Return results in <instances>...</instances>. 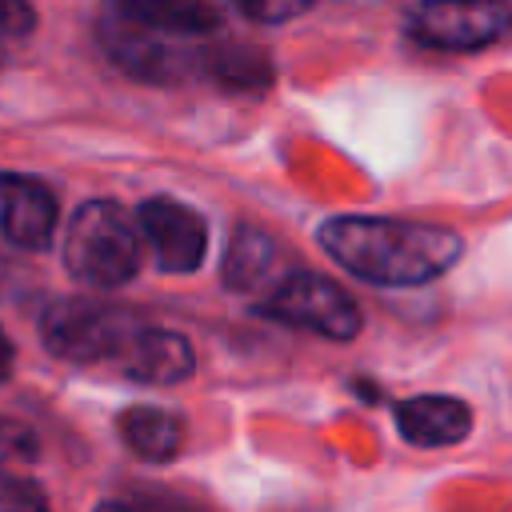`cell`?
Here are the masks:
<instances>
[{
	"label": "cell",
	"instance_id": "1",
	"mask_svg": "<svg viewBox=\"0 0 512 512\" xmlns=\"http://www.w3.org/2000/svg\"><path fill=\"white\" fill-rule=\"evenodd\" d=\"M316 240L340 268L388 288L436 280L464 252V240L444 224L388 216H332L320 224Z\"/></svg>",
	"mask_w": 512,
	"mask_h": 512
},
{
	"label": "cell",
	"instance_id": "2",
	"mask_svg": "<svg viewBox=\"0 0 512 512\" xmlns=\"http://www.w3.org/2000/svg\"><path fill=\"white\" fill-rule=\"evenodd\" d=\"M140 236V220L120 204L88 200L68 224L64 264L88 288H120L140 272Z\"/></svg>",
	"mask_w": 512,
	"mask_h": 512
},
{
	"label": "cell",
	"instance_id": "3",
	"mask_svg": "<svg viewBox=\"0 0 512 512\" xmlns=\"http://www.w3.org/2000/svg\"><path fill=\"white\" fill-rule=\"evenodd\" d=\"M140 324L144 320L132 308L68 296V300H56L44 308L40 340L48 344L52 356H60L68 364H112Z\"/></svg>",
	"mask_w": 512,
	"mask_h": 512
},
{
	"label": "cell",
	"instance_id": "4",
	"mask_svg": "<svg viewBox=\"0 0 512 512\" xmlns=\"http://www.w3.org/2000/svg\"><path fill=\"white\" fill-rule=\"evenodd\" d=\"M404 32L436 52H476L512 32V0H416Z\"/></svg>",
	"mask_w": 512,
	"mask_h": 512
},
{
	"label": "cell",
	"instance_id": "5",
	"mask_svg": "<svg viewBox=\"0 0 512 512\" xmlns=\"http://www.w3.org/2000/svg\"><path fill=\"white\" fill-rule=\"evenodd\" d=\"M100 44L124 72H132L136 80H148V84H176V80L200 76V44L196 40L136 24V20L120 16L116 8H108L100 16Z\"/></svg>",
	"mask_w": 512,
	"mask_h": 512
},
{
	"label": "cell",
	"instance_id": "6",
	"mask_svg": "<svg viewBox=\"0 0 512 512\" xmlns=\"http://www.w3.org/2000/svg\"><path fill=\"white\" fill-rule=\"evenodd\" d=\"M260 312H268L272 320H284L292 328H308L316 336L328 340H352L360 332V308L356 300L328 276L320 272H288L280 276Z\"/></svg>",
	"mask_w": 512,
	"mask_h": 512
},
{
	"label": "cell",
	"instance_id": "7",
	"mask_svg": "<svg viewBox=\"0 0 512 512\" xmlns=\"http://www.w3.org/2000/svg\"><path fill=\"white\" fill-rule=\"evenodd\" d=\"M140 232L156 256V268L164 272H196L208 252V224L196 208L172 200V196H152L136 208Z\"/></svg>",
	"mask_w": 512,
	"mask_h": 512
},
{
	"label": "cell",
	"instance_id": "8",
	"mask_svg": "<svg viewBox=\"0 0 512 512\" xmlns=\"http://www.w3.org/2000/svg\"><path fill=\"white\" fill-rule=\"evenodd\" d=\"M56 216V192L44 180L24 172H0V228L16 248H48L56 236Z\"/></svg>",
	"mask_w": 512,
	"mask_h": 512
},
{
	"label": "cell",
	"instance_id": "9",
	"mask_svg": "<svg viewBox=\"0 0 512 512\" xmlns=\"http://www.w3.org/2000/svg\"><path fill=\"white\" fill-rule=\"evenodd\" d=\"M112 364H116L124 376L140 380V384H176V380L192 376L196 356H192V344H188L180 332L140 324V328L128 336V344L120 348V356H116Z\"/></svg>",
	"mask_w": 512,
	"mask_h": 512
},
{
	"label": "cell",
	"instance_id": "10",
	"mask_svg": "<svg viewBox=\"0 0 512 512\" xmlns=\"http://www.w3.org/2000/svg\"><path fill=\"white\" fill-rule=\"evenodd\" d=\"M472 428V408L456 396H412L396 404V432L416 448L460 444Z\"/></svg>",
	"mask_w": 512,
	"mask_h": 512
},
{
	"label": "cell",
	"instance_id": "11",
	"mask_svg": "<svg viewBox=\"0 0 512 512\" xmlns=\"http://www.w3.org/2000/svg\"><path fill=\"white\" fill-rule=\"evenodd\" d=\"M108 8H116L120 16L148 24L156 32H172V36H212L224 24V12L212 0H112Z\"/></svg>",
	"mask_w": 512,
	"mask_h": 512
},
{
	"label": "cell",
	"instance_id": "12",
	"mask_svg": "<svg viewBox=\"0 0 512 512\" xmlns=\"http://www.w3.org/2000/svg\"><path fill=\"white\" fill-rule=\"evenodd\" d=\"M200 76H208L228 92L256 96L276 80V68L272 56L256 44H208L200 48Z\"/></svg>",
	"mask_w": 512,
	"mask_h": 512
},
{
	"label": "cell",
	"instance_id": "13",
	"mask_svg": "<svg viewBox=\"0 0 512 512\" xmlns=\"http://www.w3.org/2000/svg\"><path fill=\"white\" fill-rule=\"evenodd\" d=\"M116 428H120V440L140 460H152V464L176 460L180 448H184V420H180V412H168V408H156V404L124 408Z\"/></svg>",
	"mask_w": 512,
	"mask_h": 512
},
{
	"label": "cell",
	"instance_id": "14",
	"mask_svg": "<svg viewBox=\"0 0 512 512\" xmlns=\"http://www.w3.org/2000/svg\"><path fill=\"white\" fill-rule=\"evenodd\" d=\"M280 264V248L268 232L240 224L228 240V256H224V284L232 292H256V288H272Z\"/></svg>",
	"mask_w": 512,
	"mask_h": 512
},
{
	"label": "cell",
	"instance_id": "15",
	"mask_svg": "<svg viewBox=\"0 0 512 512\" xmlns=\"http://www.w3.org/2000/svg\"><path fill=\"white\" fill-rule=\"evenodd\" d=\"M316 0H240V12L256 24H284L292 16H300L304 8H312Z\"/></svg>",
	"mask_w": 512,
	"mask_h": 512
},
{
	"label": "cell",
	"instance_id": "16",
	"mask_svg": "<svg viewBox=\"0 0 512 512\" xmlns=\"http://www.w3.org/2000/svg\"><path fill=\"white\" fill-rule=\"evenodd\" d=\"M36 28V12L28 0H0V36H28Z\"/></svg>",
	"mask_w": 512,
	"mask_h": 512
},
{
	"label": "cell",
	"instance_id": "17",
	"mask_svg": "<svg viewBox=\"0 0 512 512\" xmlns=\"http://www.w3.org/2000/svg\"><path fill=\"white\" fill-rule=\"evenodd\" d=\"M12 368H16V348H12V340H8L4 328H0V384L12 376Z\"/></svg>",
	"mask_w": 512,
	"mask_h": 512
}]
</instances>
